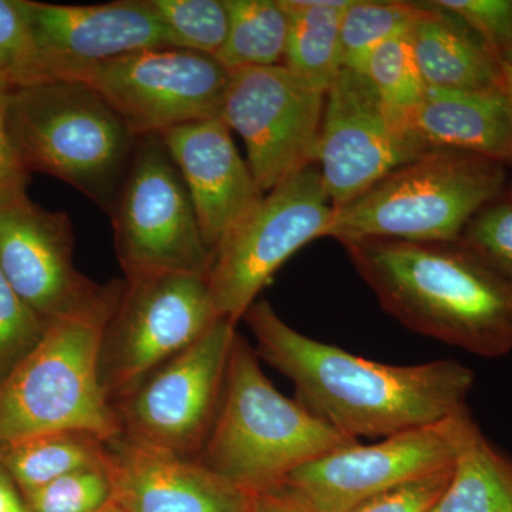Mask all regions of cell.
<instances>
[{
  "label": "cell",
  "instance_id": "obj_14",
  "mask_svg": "<svg viewBox=\"0 0 512 512\" xmlns=\"http://www.w3.org/2000/svg\"><path fill=\"white\" fill-rule=\"evenodd\" d=\"M457 414L373 444L338 448L293 471L281 490L308 512H348L397 485L447 470L456 457Z\"/></svg>",
  "mask_w": 512,
  "mask_h": 512
},
{
  "label": "cell",
  "instance_id": "obj_1",
  "mask_svg": "<svg viewBox=\"0 0 512 512\" xmlns=\"http://www.w3.org/2000/svg\"><path fill=\"white\" fill-rule=\"evenodd\" d=\"M244 320L256 355L291 380L295 399L352 439H386L468 409L474 373L457 360L397 366L353 355L293 329L268 301Z\"/></svg>",
  "mask_w": 512,
  "mask_h": 512
},
{
  "label": "cell",
  "instance_id": "obj_11",
  "mask_svg": "<svg viewBox=\"0 0 512 512\" xmlns=\"http://www.w3.org/2000/svg\"><path fill=\"white\" fill-rule=\"evenodd\" d=\"M429 151L409 114L390 107L365 74L343 67L326 92L315 158L335 208Z\"/></svg>",
  "mask_w": 512,
  "mask_h": 512
},
{
  "label": "cell",
  "instance_id": "obj_27",
  "mask_svg": "<svg viewBox=\"0 0 512 512\" xmlns=\"http://www.w3.org/2000/svg\"><path fill=\"white\" fill-rule=\"evenodd\" d=\"M357 72L365 74L390 107L409 116L427 89L414 57L410 32L377 45Z\"/></svg>",
  "mask_w": 512,
  "mask_h": 512
},
{
  "label": "cell",
  "instance_id": "obj_17",
  "mask_svg": "<svg viewBox=\"0 0 512 512\" xmlns=\"http://www.w3.org/2000/svg\"><path fill=\"white\" fill-rule=\"evenodd\" d=\"M160 137L190 192L202 237L215 256L265 194L220 117L171 128Z\"/></svg>",
  "mask_w": 512,
  "mask_h": 512
},
{
  "label": "cell",
  "instance_id": "obj_35",
  "mask_svg": "<svg viewBox=\"0 0 512 512\" xmlns=\"http://www.w3.org/2000/svg\"><path fill=\"white\" fill-rule=\"evenodd\" d=\"M251 512H308L281 488L251 497Z\"/></svg>",
  "mask_w": 512,
  "mask_h": 512
},
{
  "label": "cell",
  "instance_id": "obj_29",
  "mask_svg": "<svg viewBox=\"0 0 512 512\" xmlns=\"http://www.w3.org/2000/svg\"><path fill=\"white\" fill-rule=\"evenodd\" d=\"M47 325L49 322L20 299L0 271V383L36 348Z\"/></svg>",
  "mask_w": 512,
  "mask_h": 512
},
{
  "label": "cell",
  "instance_id": "obj_15",
  "mask_svg": "<svg viewBox=\"0 0 512 512\" xmlns=\"http://www.w3.org/2000/svg\"><path fill=\"white\" fill-rule=\"evenodd\" d=\"M0 271L46 322L93 308L113 285L77 271L69 215L45 210L28 195L0 204Z\"/></svg>",
  "mask_w": 512,
  "mask_h": 512
},
{
  "label": "cell",
  "instance_id": "obj_22",
  "mask_svg": "<svg viewBox=\"0 0 512 512\" xmlns=\"http://www.w3.org/2000/svg\"><path fill=\"white\" fill-rule=\"evenodd\" d=\"M349 0H281L289 18L284 66L289 72L326 90L343 69V13Z\"/></svg>",
  "mask_w": 512,
  "mask_h": 512
},
{
  "label": "cell",
  "instance_id": "obj_36",
  "mask_svg": "<svg viewBox=\"0 0 512 512\" xmlns=\"http://www.w3.org/2000/svg\"><path fill=\"white\" fill-rule=\"evenodd\" d=\"M0 512H30L25 498L12 478L0 466Z\"/></svg>",
  "mask_w": 512,
  "mask_h": 512
},
{
  "label": "cell",
  "instance_id": "obj_13",
  "mask_svg": "<svg viewBox=\"0 0 512 512\" xmlns=\"http://www.w3.org/2000/svg\"><path fill=\"white\" fill-rule=\"evenodd\" d=\"M326 90L284 64L231 73L220 119L244 140L248 165L266 194L315 163Z\"/></svg>",
  "mask_w": 512,
  "mask_h": 512
},
{
  "label": "cell",
  "instance_id": "obj_37",
  "mask_svg": "<svg viewBox=\"0 0 512 512\" xmlns=\"http://www.w3.org/2000/svg\"><path fill=\"white\" fill-rule=\"evenodd\" d=\"M503 87L512 110V66L510 64H503ZM508 191L512 192V188Z\"/></svg>",
  "mask_w": 512,
  "mask_h": 512
},
{
  "label": "cell",
  "instance_id": "obj_34",
  "mask_svg": "<svg viewBox=\"0 0 512 512\" xmlns=\"http://www.w3.org/2000/svg\"><path fill=\"white\" fill-rule=\"evenodd\" d=\"M9 84L0 80V204L26 195L29 171L20 160L6 123Z\"/></svg>",
  "mask_w": 512,
  "mask_h": 512
},
{
  "label": "cell",
  "instance_id": "obj_31",
  "mask_svg": "<svg viewBox=\"0 0 512 512\" xmlns=\"http://www.w3.org/2000/svg\"><path fill=\"white\" fill-rule=\"evenodd\" d=\"M37 77L35 43L23 0H0V80L18 86Z\"/></svg>",
  "mask_w": 512,
  "mask_h": 512
},
{
  "label": "cell",
  "instance_id": "obj_33",
  "mask_svg": "<svg viewBox=\"0 0 512 512\" xmlns=\"http://www.w3.org/2000/svg\"><path fill=\"white\" fill-rule=\"evenodd\" d=\"M453 467L407 481L363 501L348 512H430L450 483Z\"/></svg>",
  "mask_w": 512,
  "mask_h": 512
},
{
  "label": "cell",
  "instance_id": "obj_21",
  "mask_svg": "<svg viewBox=\"0 0 512 512\" xmlns=\"http://www.w3.org/2000/svg\"><path fill=\"white\" fill-rule=\"evenodd\" d=\"M450 483L430 512H512V458L491 443L470 410L457 414Z\"/></svg>",
  "mask_w": 512,
  "mask_h": 512
},
{
  "label": "cell",
  "instance_id": "obj_7",
  "mask_svg": "<svg viewBox=\"0 0 512 512\" xmlns=\"http://www.w3.org/2000/svg\"><path fill=\"white\" fill-rule=\"evenodd\" d=\"M110 215L126 279L210 275L214 252L205 244L190 192L160 136L138 137Z\"/></svg>",
  "mask_w": 512,
  "mask_h": 512
},
{
  "label": "cell",
  "instance_id": "obj_18",
  "mask_svg": "<svg viewBox=\"0 0 512 512\" xmlns=\"http://www.w3.org/2000/svg\"><path fill=\"white\" fill-rule=\"evenodd\" d=\"M113 503L124 512H249L251 498L185 458L121 436L107 441Z\"/></svg>",
  "mask_w": 512,
  "mask_h": 512
},
{
  "label": "cell",
  "instance_id": "obj_23",
  "mask_svg": "<svg viewBox=\"0 0 512 512\" xmlns=\"http://www.w3.org/2000/svg\"><path fill=\"white\" fill-rule=\"evenodd\" d=\"M107 464V441L86 431H60L0 447V466L22 495L57 478Z\"/></svg>",
  "mask_w": 512,
  "mask_h": 512
},
{
  "label": "cell",
  "instance_id": "obj_16",
  "mask_svg": "<svg viewBox=\"0 0 512 512\" xmlns=\"http://www.w3.org/2000/svg\"><path fill=\"white\" fill-rule=\"evenodd\" d=\"M42 79H73L117 57L168 45L150 0L50 5L23 0Z\"/></svg>",
  "mask_w": 512,
  "mask_h": 512
},
{
  "label": "cell",
  "instance_id": "obj_4",
  "mask_svg": "<svg viewBox=\"0 0 512 512\" xmlns=\"http://www.w3.org/2000/svg\"><path fill=\"white\" fill-rule=\"evenodd\" d=\"M6 123L29 173L59 178L110 214L138 137L100 94L73 79L9 86Z\"/></svg>",
  "mask_w": 512,
  "mask_h": 512
},
{
  "label": "cell",
  "instance_id": "obj_24",
  "mask_svg": "<svg viewBox=\"0 0 512 512\" xmlns=\"http://www.w3.org/2000/svg\"><path fill=\"white\" fill-rule=\"evenodd\" d=\"M229 12L227 40L215 55L234 73L284 64L289 18L281 0H225Z\"/></svg>",
  "mask_w": 512,
  "mask_h": 512
},
{
  "label": "cell",
  "instance_id": "obj_25",
  "mask_svg": "<svg viewBox=\"0 0 512 512\" xmlns=\"http://www.w3.org/2000/svg\"><path fill=\"white\" fill-rule=\"evenodd\" d=\"M429 13V2L349 0L340 28L343 67L357 72L377 45L410 32Z\"/></svg>",
  "mask_w": 512,
  "mask_h": 512
},
{
  "label": "cell",
  "instance_id": "obj_28",
  "mask_svg": "<svg viewBox=\"0 0 512 512\" xmlns=\"http://www.w3.org/2000/svg\"><path fill=\"white\" fill-rule=\"evenodd\" d=\"M30 512H100L113 498L106 466L76 471L23 495Z\"/></svg>",
  "mask_w": 512,
  "mask_h": 512
},
{
  "label": "cell",
  "instance_id": "obj_5",
  "mask_svg": "<svg viewBox=\"0 0 512 512\" xmlns=\"http://www.w3.org/2000/svg\"><path fill=\"white\" fill-rule=\"evenodd\" d=\"M123 285L113 281L93 308L49 322L36 348L0 383V447L60 431H86L104 441L121 436L99 362Z\"/></svg>",
  "mask_w": 512,
  "mask_h": 512
},
{
  "label": "cell",
  "instance_id": "obj_8",
  "mask_svg": "<svg viewBox=\"0 0 512 512\" xmlns=\"http://www.w3.org/2000/svg\"><path fill=\"white\" fill-rule=\"evenodd\" d=\"M220 319L204 276L124 279L100 346V380L107 399L120 402Z\"/></svg>",
  "mask_w": 512,
  "mask_h": 512
},
{
  "label": "cell",
  "instance_id": "obj_38",
  "mask_svg": "<svg viewBox=\"0 0 512 512\" xmlns=\"http://www.w3.org/2000/svg\"><path fill=\"white\" fill-rule=\"evenodd\" d=\"M100 512H124V511L121 510L119 505H117L116 503H113V500H111L110 503L107 504L106 507H104L103 510H101Z\"/></svg>",
  "mask_w": 512,
  "mask_h": 512
},
{
  "label": "cell",
  "instance_id": "obj_3",
  "mask_svg": "<svg viewBox=\"0 0 512 512\" xmlns=\"http://www.w3.org/2000/svg\"><path fill=\"white\" fill-rule=\"evenodd\" d=\"M357 441L279 392L237 333L201 464L251 498L278 490L293 471Z\"/></svg>",
  "mask_w": 512,
  "mask_h": 512
},
{
  "label": "cell",
  "instance_id": "obj_32",
  "mask_svg": "<svg viewBox=\"0 0 512 512\" xmlns=\"http://www.w3.org/2000/svg\"><path fill=\"white\" fill-rule=\"evenodd\" d=\"M474 30L501 64L512 66V0H437Z\"/></svg>",
  "mask_w": 512,
  "mask_h": 512
},
{
  "label": "cell",
  "instance_id": "obj_9",
  "mask_svg": "<svg viewBox=\"0 0 512 512\" xmlns=\"http://www.w3.org/2000/svg\"><path fill=\"white\" fill-rule=\"evenodd\" d=\"M335 217L316 163L266 192L254 210L222 242L208 284L221 318L237 323L276 272L313 239L326 237Z\"/></svg>",
  "mask_w": 512,
  "mask_h": 512
},
{
  "label": "cell",
  "instance_id": "obj_12",
  "mask_svg": "<svg viewBox=\"0 0 512 512\" xmlns=\"http://www.w3.org/2000/svg\"><path fill=\"white\" fill-rule=\"evenodd\" d=\"M73 80L92 87L143 137L218 119L231 72L215 56L164 47L97 64Z\"/></svg>",
  "mask_w": 512,
  "mask_h": 512
},
{
  "label": "cell",
  "instance_id": "obj_20",
  "mask_svg": "<svg viewBox=\"0 0 512 512\" xmlns=\"http://www.w3.org/2000/svg\"><path fill=\"white\" fill-rule=\"evenodd\" d=\"M429 5V15L410 30L414 57L426 87L490 90L503 86V64L474 30L436 2Z\"/></svg>",
  "mask_w": 512,
  "mask_h": 512
},
{
  "label": "cell",
  "instance_id": "obj_10",
  "mask_svg": "<svg viewBox=\"0 0 512 512\" xmlns=\"http://www.w3.org/2000/svg\"><path fill=\"white\" fill-rule=\"evenodd\" d=\"M237 325L222 318L114 403L121 434L197 460L220 412Z\"/></svg>",
  "mask_w": 512,
  "mask_h": 512
},
{
  "label": "cell",
  "instance_id": "obj_26",
  "mask_svg": "<svg viewBox=\"0 0 512 512\" xmlns=\"http://www.w3.org/2000/svg\"><path fill=\"white\" fill-rule=\"evenodd\" d=\"M168 45L215 56L227 40L229 12L225 0H150Z\"/></svg>",
  "mask_w": 512,
  "mask_h": 512
},
{
  "label": "cell",
  "instance_id": "obj_2",
  "mask_svg": "<svg viewBox=\"0 0 512 512\" xmlns=\"http://www.w3.org/2000/svg\"><path fill=\"white\" fill-rule=\"evenodd\" d=\"M380 306L407 329L483 357L512 352V285L463 242H342Z\"/></svg>",
  "mask_w": 512,
  "mask_h": 512
},
{
  "label": "cell",
  "instance_id": "obj_19",
  "mask_svg": "<svg viewBox=\"0 0 512 512\" xmlns=\"http://www.w3.org/2000/svg\"><path fill=\"white\" fill-rule=\"evenodd\" d=\"M430 150H458L512 165V110L504 87L448 90L427 87L410 113Z\"/></svg>",
  "mask_w": 512,
  "mask_h": 512
},
{
  "label": "cell",
  "instance_id": "obj_6",
  "mask_svg": "<svg viewBox=\"0 0 512 512\" xmlns=\"http://www.w3.org/2000/svg\"><path fill=\"white\" fill-rule=\"evenodd\" d=\"M507 165L458 150H433L342 207L326 237L454 242L468 222L507 192Z\"/></svg>",
  "mask_w": 512,
  "mask_h": 512
},
{
  "label": "cell",
  "instance_id": "obj_39",
  "mask_svg": "<svg viewBox=\"0 0 512 512\" xmlns=\"http://www.w3.org/2000/svg\"><path fill=\"white\" fill-rule=\"evenodd\" d=\"M249 512H251V507H249Z\"/></svg>",
  "mask_w": 512,
  "mask_h": 512
},
{
  "label": "cell",
  "instance_id": "obj_30",
  "mask_svg": "<svg viewBox=\"0 0 512 512\" xmlns=\"http://www.w3.org/2000/svg\"><path fill=\"white\" fill-rule=\"evenodd\" d=\"M458 241L512 285V192H505L473 218Z\"/></svg>",
  "mask_w": 512,
  "mask_h": 512
}]
</instances>
